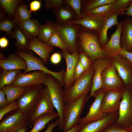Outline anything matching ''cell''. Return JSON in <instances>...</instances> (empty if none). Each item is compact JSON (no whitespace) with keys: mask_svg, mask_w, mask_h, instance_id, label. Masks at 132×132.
I'll use <instances>...</instances> for the list:
<instances>
[{"mask_svg":"<svg viewBox=\"0 0 132 132\" xmlns=\"http://www.w3.org/2000/svg\"><path fill=\"white\" fill-rule=\"evenodd\" d=\"M78 36L81 51L92 61L109 57L99 44L98 33L84 28L79 31Z\"/></svg>","mask_w":132,"mask_h":132,"instance_id":"obj_1","label":"cell"},{"mask_svg":"<svg viewBox=\"0 0 132 132\" xmlns=\"http://www.w3.org/2000/svg\"><path fill=\"white\" fill-rule=\"evenodd\" d=\"M94 70L92 65L82 76L75 81L70 88L65 89L66 103L72 102L80 96L88 95L90 91L92 84V77Z\"/></svg>","mask_w":132,"mask_h":132,"instance_id":"obj_2","label":"cell"},{"mask_svg":"<svg viewBox=\"0 0 132 132\" xmlns=\"http://www.w3.org/2000/svg\"><path fill=\"white\" fill-rule=\"evenodd\" d=\"M87 95L82 96L74 101L66 104L64 110L63 130L67 131L79 123L80 117L87 101Z\"/></svg>","mask_w":132,"mask_h":132,"instance_id":"obj_3","label":"cell"},{"mask_svg":"<svg viewBox=\"0 0 132 132\" xmlns=\"http://www.w3.org/2000/svg\"><path fill=\"white\" fill-rule=\"evenodd\" d=\"M44 85L48 88L54 108L59 115L60 123L58 128L62 129L63 114L66 104L63 86L57 79L49 74H47Z\"/></svg>","mask_w":132,"mask_h":132,"instance_id":"obj_4","label":"cell"},{"mask_svg":"<svg viewBox=\"0 0 132 132\" xmlns=\"http://www.w3.org/2000/svg\"><path fill=\"white\" fill-rule=\"evenodd\" d=\"M118 113V118L113 124L128 130L132 125V87L124 88Z\"/></svg>","mask_w":132,"mask_h":132,"instance_id":"obj_5","label":"cell"},{"mask_svg":"<svg viewBox=\"0 0 132 132\" xmlns=\"http://www.w3.org/2000/svg\"><path fill=\"white\" fill-rule=\"evenodd\" d=\"M24 87L23 93L16 101L19 109L29 116L38 103L44 88L41 84L33 85Z\"/></svg>","mask_w":132,"mask_h":132,"instance_id":"obj_6","label":"cell"},{"mask_svg":"<svg viewBox=\"0 0 132 132\" xmlns=\"http://www.w3.org/2000/svg\"><path fill=\"white\" fill-rule=\"evenodd\" d=\"M15 53L23 58L27 63V68L23 73L33 71H42L46 74L51 75L56 78L64 87V77L65 72V70H63L58 72L50 70L45 66L42 59L36 57L32 52L28 51L23 52L17 50Z\"/></svg>","mask_w":132,"mask_h":132,"instance_id":"obj_7","label":"cell"},{"mask_svg":"<svg viewBox=\"0 0 132 132\" xmlns=\"http://www.w3.org/2000/svg\"><path fill=\"white\" fill-rule=\"evenodd\" d=\"M52 24L54 29L67 46L69 53L78 52L76 41L79 31L77 25H59L53 22Z\"/></svg>","mask_w":132,"mask_h":132,"instance_id":"obj_8","label":"cell"},{"mask_svg":"<svg viewBox=\"0 0 132 132\" xmlns=\"http://www.w3.org/2000/svg\"><path fill=\"white\" fill-rule=\"evenodd\" d=\"M31 125L29 116L19 109L0 122V132H15Z\"/></svg>","mask_w":132,"mask_h":132,"instance_id":"obj_9","label":"cell"},{"mask_svg":"<svg viewBox=\"0 0 132 132\" xmlns=\"http://www.w3.org/2000/svg\"><path fill=\"white\" fill-rule=\"evenodd\" d=\"M101 78V89L105 92L112 90H121L125 87L123 82L117 74L116 69L112 63L103 71Z\"/></svg>","mask_w":132,"mask_h":132,"instance_id":"obj_10","label":"cell"},{"mask_svg":"<svg viewBox=\"0 0 132 132\" xmlns=\"http://www.w3.org/2000/svg\"><path fill=\"white\" fill-rule=\"evenodd\" d=\"M105 92L100 89L96 91L93 96L95 100L90 107L88 111L84 118H81L79 123L85 124L91 122L103 119L108 114L101 110V106Z\"/></svg>","mask_w":132,"mask_h":132,"instance_id":"obj_11","label":"cell"},{"mask_svg":"<svg viewBox=\"0 0 132 132\" xmlns=\"http://www.w3.org/2000/svg\"><path fill=\"white\" fill-rule=\"evenodd\" d=\"M54 108L47 86L43 88L40 99L35 108L29 116L30 124L33 125L35 120L39 116L54 111Z\"/></svg>","mask_w":132,"mask_h":132,"instance_id":"obj_12","label":"cell"},{"mask_svg":"<svg viewBox=\"0 0 132 132\" xmlns=\"http://www.w3.org/2000/svg\"><path fill=\"white\" fill-rule=\"evenodd\" d=\"M47 74L41 71H34L26 73L21 71L18 73L16 78L11 85L24 87L31 85L44 84Z\"/></svg>","mask_w":132,"mask_h":132,"instance_id":"obj_13","label":"cell"},{"mask_svg":"<svg viewBox=\"0 0 132 132\" xmlns=\"http://www.w3.org/2000/svg\"><path fill=\"white\" fill-rule=\"evenodd\" d=\"M123 89L120 91L112 90L105 92L101 104L102 112L109 114L118 111Z\"/></svg>","mask_w":132,"mask_h":132,"instance_id":"obj_14","label":"cell"},{"mask_svg":"<svg viewBox=\"0 0 132 132\" xmlns=\"http://www.w3.org/2000/svg\"><path fill=\"white\" fill-rule=\"evenodd\" d=\"M112 63L126 87H132V70L128 61L119 54L111 57Z\"/></svg>","mask_w":132,"mask_h":132,"instance_id":"obj_15","label":"cell"},{"mask_svg":"<svg viewBox=\"0 0 132 132\" xmlns=\"http://www.w3.org/2000/svg\"><path fill=\"white\" fill-rule=\"evenodd\" d=\"M82 15L81 18L69 21L65 24L80 25L85 29L99 34L102 29L106 17Z\"/></svg>","mask_w":132,"mask_h":132,"instance_id":"obj_16","label":"cell"},{"mask_svg":"<svg viewBox=\"0 0 132 132\" xmlns=\"http://www.w3.org/2000/svg\"><path fill=\"white\" fill-rule=\"evenodd\" d=\"M93 62L92 66L94 71L92 77L93 84L88 96L89 99L93 97L95 93L101 88L102 86L101 75L104 70L110 65L112 62L107 58H101L96 59Z\"/></svg>","mask_w":132,"mask_h":132,"instance_id":"obj_17","label":"cell"},{"mask_svg":"<svg viewBox=\"0 0 132 132\" xmlns=\"http://www.w3.org/2000/svg\"><path fill=\"white\" fill-rule=\"evenodd\" d=\"M63 52V56L66 63V69L64 77L65 89L70 88L74 84V74L76 65L79 59L78 52L71 54L67 52Z\"/></svg>","mask_w":132,"mask_h":132,"instance_id":"obj_18","label":"cell"},{"mask_svg":"<svg viewBox=\"0 0 132 132\" xmlns=\"http://www.w3.org/2000/svg\"><path fill=\"white\" fill-rule=\"evenodd\" d=\"M122 22L121 21L119 23L115 31L111 36L110 40L101 47L109 57H112L119 54L122 49L120 43Z\"/></svg>","mask_w":132,"mask_h":132,"instance_id":"obj_19","label":"cell"},{"mask_svg":"<svg viewBox=\"0 0 132 132\" xmlns=\"http://www.w3.org/2000/svg\"><path fill=\"white\" fill-rule=\"evenodd\" d=\"M0 66L2 69L13 70H23L27 68V63L22 58L15 53L6 57L0 52Z\"/></svg>","mask_w":132,"mask_h":132,"instance_id":"obj_20","label":"cell"},{"mask_svg":"<svg viewBox=\"0 0 132 132\" xmlns=\"http://www.w3.org/2000/svg\"><path fill=\"white\" fill-rule=\"evenodd\" d=\"M118 116V112L109 114L102 119L85 124L79 132H102L107 127L114 123Z\"/></svg>","mask_w":132,"mask_h":132,"instance_id":"obj_21","label":"cell"},{"mask_svg":"<svg viewBox=\"0 0 132 132\" xmlns=\"http://www.w3.org/2000/svg\"><path fill=\"white\" fill-rule=\"evenodd\" d=\"M29 50L34 51L46 64L50 59V54L54 50V47L40 41L36 37L29 40Z\"/></svg>","mask_w":132,"mask_h":132,"instance_id":"obj_22","label":"cell"},{"mask_svg":"<svg viewBox=\"0 0 132 132\" xmlns=\"http://www.w3.org/2000/svg\"><path fill=\"white\" fill-rule=\"evenodd\" d=\"M40 24L35 19H30L17 23V27L29 40L37 36Z\"/></svg>","mask_w":132,"mask_h":132,"instance_id":"obj_23","label":"cell"},{"mask_svg":"<svg viewBox=\"0 0 132 132\" xmlns=\"http://www.w3.org/2000/svg\"><path fill=\"white\" fill-rule=\"evenodd\" d=\"M120 14L114 12L106 16L102 29L99 33V41L101 47L108 41L107 33L108 29L119 23L118 17Z\"/></svg>","mask_w":132,"mask_h":132,"instance_id":"obj_24","label":"cell"},{"mask_svg":"<svg viewBox=\"0 0 132 132\" xmlns=\"http://www.w3.org/2000/svg\"><path fill=\"white\" fill-rule=\"evenodd\" d=\"M121 48L129 51L132 48V22L128 17L123 22L120 43Z\"/></svg>","mask_w":132,"mask_h":132,"instance_id":"obj_25","label":"cell"},{"mask_svg":"<svg viewBox=\"0 0 132 132\" xmlns=\"http://www.w3.org/2000/svg\"><path fill=\"white\" fill-rule=\"evenodd\" d=\"M66 5L52 11L55 14L57 22L56 23L58 24H65L68 22L74 20V18L77 17L72 9Z\"/></svg>","mask_w":132,"mask_h":132,"instance_id":"obj_26","label":"cell"},{"mask_svg":"<svg viewBox=\"0 0 132 132\" xmlns=\"http://www.w3.org/2000/svg\"><path fill=\"white\" fill-rule=\"evenodd\" d=\"M9 37L16 39L14 45L17 48V50L23 52L29 51V40L17 25L13 29L12 33Z\"/></svg>","mask_w":132,"mask_h":132,"instance_id":"obj_27","label":"cell"},{"mask_svg":"<svg viewBox=\"0 0 132 132\" xmlns=\"http://www.w3.org/2000/svg\"><path fill=\"white\" fill-rule=\"evenodd\" d=\"M58 117V113L54 111L39 116L34 121L33 127L29 132H40L45 128L50 121Z\"/></svg>","mask_w":132,"mask_h":132,"instance_id":"obj_28","label":"cell"},{"mask_svg":"<svg viewBox=\"0 0 132 132\" xmlns=\"http://www.w3.org/2000/svg\"><path fill=\"white\" fill-rule=\"evenodd\" d=\"M6 96L8 104L16 101L23 93L25 87L11 85L6 86L1 89Z\"/></svg>","mask_w":132,"mask_h":132,"instance_id":"obj_29","label":"cell"},{"mask_svg":"<svg viewBox=\"0 0 132 132\" xmlns=\"http://www.w3.org/2000/svg\"><path fill=\"white\" fill-rule=\"evenodd\" d=\"M28 5L24 3L18 5L13 19L16 24L19 22L31 19L32 15L28 9Z\"/></svg>","mask_w":132,"mask_h":132,"instance_id":"obj_30","label":"cell"},{"mask_svg":"<svg viewBox=\"0 0 132 132\" xmlns=\"http://www.w3.org/2000/svg\"><path fill=\"white\" fill-rule=\"evenodd\" d=\"M20 70L3 69L0 74V89L6 86L11 85L15 80Z\"/></svg>","mask_w":132,"mask_h":132,"instance_id":"obj_31","label":"cell"},{"mask_svg":"<svg viewBox=\"0 0 132 132\" xmlns=\"http://www.w3.org/2000/svg\"><path fill=\"white\" fill-rule=\"evenodd\" d=\"M24 2L22 0H0V7L7 14L9 17L13 19L18 5Z\"/></svg>","mask_w":132,"mask_h":132,"instance_id":"obj_32","label":"cell"},{"mask_svg":"<svg viewBox=\"0 0 132 132\" xmlns=\"http://www.w3.org/2000/svg\"><path fill=\"white\" fill-rule=\"evenodd\" d=\"M52 22L47 21L45 24H40L38 38L42 42L47 44L54 30Z\"/></svg>","mask_w":132,"mask_h":132,"instance_id":"obj_33","label":"cell"},{"mask_svg":"<svg viewBox=\"0 0 132 132\" xmlns=\"http://www.w3.org/2000/svg\"><path fill=\"white\" fill-rule=\"evenodd\" d=\"M114 2L103 5L94 9L82 13V14L106 17L113 12H115L113 10Z\"/></svg>","mask_w":132,"mask_h":132,"instance_id":"obj_34","label":"cell"},{"mask_svg":"<svg viewBox=\"0 0 132 132\" xmlns=\"http://www.w3.org/2000/svg\"><path fill=\"white\" fill-rule=\"evenodd\" d=\"M47 44L53 47H58L61 49L63 52L66 51L69 53L67 46L54 28Z\"/></svg>","mask_w":132,"mask_h":132,"instance_id":"obj_35","label":"cell"},{"mask_svg":"<svg viewBox=\"0 0 132 132\" xmlns=\"http://www.w3.org/2000/svg\"><path fill=\"white\" fill-rule=\"evenodd\" d=\"M116 0H85L81 13L87 11L106 4L113 3Z\"/></svg>","mask_w":132,"mask_h":132,"instance_id":"obj_36","label":"cell"},{"mask_svg":"<svg viewBox=\"0 0 132 132\" xmlns=\"http://www.w3.org/2000/svg\"><path fill=\"white\" fill-rule=\"evenodd\" d=\"M17 25L13 19L9 17H6L0 21V30L6 32L9 37L13 29Z\"/></svg>","mask_w":132,"mask_h":132,"instance_id":"obj_37","label":"cell"},{"mask_svg":"<svg viewBox=\"0 0 132 132\" xmlns=\"http://www.w3.org/2000/svg\"><path fill=\"white\" fill-rule=\"evenodd\" d=\"M63 1L66 5L69 6L72 9L79 19L82 17L81 12L82 0H65Z\"/></svg>","mask_w":132,"mask_h":132,"instance_id":"obj_38","label":"cell"},{"mask_svg":"<svg viewBox=\"0 0 132 132\" xmlns=\"http://www.w3.org/2000/svg\"><path fill=\"white\" fill-rule=\"evenodd\" d=\"M132 2V0H116L114 3L113 10L120 15H122Z\"/></svg>","mask_w":132,"mask_h":132,"instance_id":"obj_39","label":"cell"},{"mask_svg":"<svg viewBox=\"0 0 132 132\" xmlns=\"http://www.w3.org/2000/svg\"><path fill=\"white\" fill-rule=\"evenodd\" d=\"M79 54V60L86 71L92 66V61L81 50Z\"/></svg>","mask_w":132,"mask_h":132,"instance_id":"obj_40","label":"cell"},{"mask_svg":"<svg viewBox=\"0 0 132 132\" xmlns=\"http://www.w3.org/2000/svg\"><path fill=\"white\" fill-rule=\"evenodd\" d=\"M19 109V105L16 101L13 102L5 107L0 109V120L8 113Z\"/></svg>","mask_w":132,"mask_h":132,"instance_id":"obj_41","label":"cell"},{"mask_svg":"<svg viewBox=\"0 0 132 132\" xmlns=\"http://www.w3.org/2000/svg\"><path fill=\"white\" fill-rule=\"evenodd\" d=\"M44 8L47 10L55 9L63 6L62 0H44Z\"/></svg>","mask_w":132,"mask_h":132,"instance_id":"obj_42","label":"cell"},{"mask_svg":"<svg viewBox=\"0 0 132 132\" xmlns=\"http://www.w3.org/2000/svg\"><path fill=\"white\" fill-rule=\"evenodd\" d=\"M86 71L78 60L77 63L74 70V82L79 78Z\"/></svg>","mask_w":132,"mask_h":132,"instance_id":"obj_43","label":"cell"},{"mask_svg":"<svg viewBox=\"0 0 132 132\" xmlns=\"http://www.w3.org/2000/svg\"><path fill=\"white\" fill-rule=\"evenodd\" d=\"M102 132H132L117 126L114 124L106 127Z\"/></svg>","mask_w":132,"mask_h":132,"instance_id":"obj_44","label":"cell"},{"mask_svg":"<svg viewBox=\"0 0 132 132\" xmlns=\"http://www.w3.org/2000/svg\"><path fill=\"white\" fill-rule=\"evenodd\" d=\"M41 6V0H33L30 3L29 11L31 13L32 12H35L40 9Z\"/></svg>","mask_w":132,"mask_h":132,"instance_id":"obj_45","label":"cell"},{"mask_svg":"<svg viewBox=\"0 0 132 132\" xmlns=\"http://www.w3.org/2000/svg\"><path fill=\"white\" fill-rule=\"evenodd\" d=\"M62 59L61 54L57 52L53 53L50 58L51 63L54 65H56L59 63L61 62Z\"/></svg>","mask_w":132,"mask_h":132,"instance_id":"obj_46","label":"cell"},{"mask_svg":"<svg viewBox=\"0 0 132 132\" xmlns=\"http://www.w3.org/2000/svg\"><path fill=\"white\" fill-rule=\"evenodd\" d=\"M119 54L122 56L131 63L132 64V52L122 49Z\"/></svg>","mask_w":132,"mask_h":132,"instance_id":"obj_47","label":"cell"},{"mask_svg":"<svg viewBox=\"0 0 132 132\" xmlns=\"http://www.w3.org/2000/svg\"><path fill=\"white\" fill-rule=\"evenodd\" d=\"M5 94L1 89H0V109L3 108L8 105V103L5 97Z\"/></svg>","mask_w":132,"mask_h":132,"instance_id":"obj_48","label":"cell"},{"mask_svg":"<svg viewBox=\"0 0 132 132\" xmlns=\"http://www.w3.org/2000/svg\"><path fill=\"white\" fill-rule=\"evenodd\" d=\"M60 123V120L58 118L55 121H52L48 124L47 129L44 132H52L53 129L58 125Z\"/></svg>","mask_w":132,"mask_h":132,"instance_id":"obj_49","label":"cell"},{"mask_svg":"<svg viewBox=\"0 0 132 132\" xmlns=\"http://www.w3.org/2000/svg\"><path fill=\"white\" fill-rule=\"evenodd\" d=\"M6 36L0 38V47L1 49L5 48L8 45L9 41L6 37Z\"/></svg>","mask_w":132,"mask_h":132,"instance_id":"obj_50","label":"cell"},{"mask_svg":"<svg viewBox=\"0 0 132 132\" xmlns=\"http://www.w3.org/2000/svg\"><path fill=\"white\" fill-rule=\"evenodd\" d=\"M84 125L85 124L79 123L70 130L64 132H79Z\"/></svg>","mask_w":132,"mask_h":132,"instance_id":"obj_51","label":"cell"},{"mask_svg":"<svg viewBox=\"0 0 132 132\" xmlns=\"http://www.w3.org/2000/svg\"><path fill=\"white\" fill-rule=\"evenodd\" d=\"M123 14L126 15L128 17H132V2L129 5Z\"/></svg>","mask_w":132,"mask_h":132,"instance_id":"obj_52","label":"cell"},{"mask_svg":"<svg viewBox=\"0 0 132 132\" xmlns=\"http://www.w3.org/2000/svg\"><path fill=\"white\" fill-rule=\"evenodd\" d=\"M28 130L27 127H24L15 132H27Z\"/></svg>","mask_w":132,"mask_h":132,"instance_id":"obj_53","label":"cell"},{"mask_svg":"<svg viewBox=\"0 0 132 132\" xmlns=\"http://www.w3.org/2000/svg\"><path fill=\"white\" fill-rule=\"evenodd\" d=\"M128 130L131 131H132V125Z\"/></svg>","mask_w":132,"mask_h":132,"instance_id":"obj_54","label":"cell"},{"mask_svg":"<svg viewBox=\"0 0 132 132\" xmlns=\"http://www.w3.org/2000/svg\"><path fill=\"white\" fill-rule=\"evenodd\" d=\"M129 51L132 52V48Z\"/></svg>","mask_w":132,"mask_h":132,"instance_id":"obj_55","label":"cell"},{"mask_svg":"<svg viewBox=\"0 0 132 132\" xmlns=\"http://www.w3.org/2000/svg\"><path fill=\"white\" fill-rule=\"evenodd\" d=\"M131 20L132 22V18H131Z\"/></svg>","mask_w":132,"mask_h":132,"instance_id":"obj_56","label":"cell"}]
</instances>
